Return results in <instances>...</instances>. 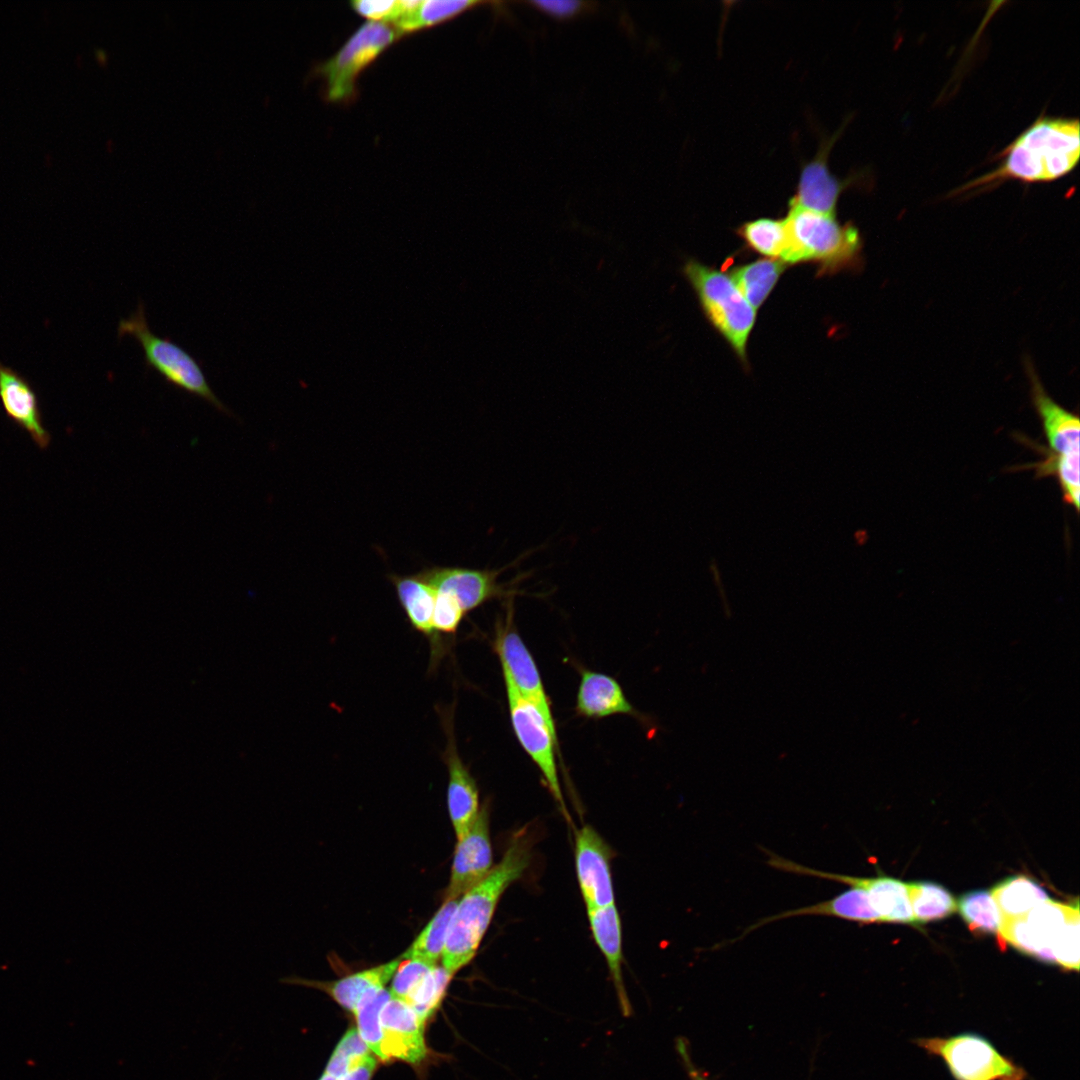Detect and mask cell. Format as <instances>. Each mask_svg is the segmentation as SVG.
Segmentation results:
<instances>
[{
	"label": "cell",
	"instance_id": "obj_41",
	"mask_svg": "<svg viewBox=\"0 0 1080 1080\" xmlns=\"http://www.w3.org/2000/svg\"><path fill=\"white\" fill-rule=\"evenodd\" d=\"M677 1049H678L680 1055L682 1056L685 1065L688 1068V1073H689L691 1079L692 1080H708L697 1069H695L694 1066L692 1065V1062H691L690 1057H689V1055L687 1053V1049H686V1047H685V1045L683 1043V1040H678Z\"/></svg>",
	"mask_w": 1080,
	"mask_h": 1080
},
{
	"label": "cell",
	"instance_id": "obj_7",
	"mask_svg": "<svg viewBox=\"0 0 1080 1080\" xmlns=\"http://www.w3.org/2000/svg\"><path fill=\"white\" fill-rule=\"evenodd\" d=\"M400 38V34L385 23L367 21L359 27L332 57L314 70L323 80L326 101L352 102L358 94L360 74Z\"/></svg>",
	"mask_w": 1080,
	"mask_h": 1080
},
{
	"label": "cell",
	"instance_id": "obj_30",
	"mask_svg": "<svg viewBox=\"0 0 1080 1080\" xmlns=\"http://www.w3.org/2000/svg\"><path fill=\"white\" fill-rule=\"evenodd\" d=\"M916 925L948 917L957 909V902L943 886L929 881L906 883Z\"/></svg>",
	"mask_w": 1080,
	"mask_h": 1080
},
{
	"label": "cell",
	"instance_id": "obj_24",
	"mask_svg": "<svg viewBox=\"0 0 1080 1080\" xmlns=\"http://www.w3.org/2000/svg\"><path fill=\"white\" fill-rule=\"evenodd\" d=\"M402 960L399 957L336 981L317 985L323 987L339 1005L353 1012L361 998L368 991L385 987V984L394 976Z\"/></svg>",
	"mask_w": 1080,
	"mask_h": 1080
},
{
	"label": "cell",
	"instance_id": "obj_16",
	"mask_svg": "<svg viewBox=\"0 0 1080 1080\" xmlns=\"http://www.w3.org/2000/svg\"><path fill=\"white\" fill-rule=\"evenodd\" d=\"M492 868L489 804L485 801L468 833L457 842L445 900L459 899L480 883Z\"/></svg>",
	"mask_w": 1080,
	"mask_h": 1080
},
{
	"label": "cell",
	"instance_id": "obj_12",
	"mask_svg": "<svg viewBox=\"0 0 1080 1080\" xmlns=\"http://www.w3.org/2000/svg\"><path fill=\"white\" fill-rule=\"evenodd\" d=\"M454 706V704L446 707L439 706L437 711L446 737L441 759L448 771V812L455 835L459 840L474 824L481 806L477 783L458 752L454 730Z\"/></svg>",
	"mask_w": 1080,
	"mask_h": 1080
},
{
	"label": "cell",
	"instance_id": "obj_29",
	"mask_svg": "<svg viewBox=\"0 0 1080 1080\" xmlns=\"http://www.w3.org/2000/svg\"><path fill=\"white\" fill-rule=\"evenodd\" d=\"M391 997L385 987L372 989L361 998L353 1011L360 1037L381 1061L390 1059L384 1047L381 1012Z\"/></svg>",
	"mask_w": 1080,
	"mask_h": 1080
},
{
	"label": "cell",
	"instance_id": "obj_3",
	"mask_svg": "<svg viewBox=\"0 0 1080 1080\" xmlns=\"http://www.w3.org/2000/svg\"><path fill=\"white\" fill-rule=\"evenodd\" d=\"M1032 401L1042 422L1050 451L1035 464L1038 476L1055 475L1066 504L1079 510L1080 421L1077 415L1055 402L1045 391L1030 361H1026Z\"/></svg>",
	"mask_w": 1080,
	"mask_h": 1080
},
{
	"label": "cell",
	"instance_id": "obj_27",
	"mask_svg": "<svg viewBox=\"0 0 1080 1080\" xmlns=\"http://www.w3.org/2000/svg\"><path fill=\"white\" fill-rule=\"evenodd\" d=\"M457 903L458 899L444 900L442 906L400 957L404 960L413 959L437 964L444 950Z\"/></svg>",
	"mask_w": 1080,
	"mask_h": 1080
},
{
	"label": "cell",
	"instance_id": "obj_8",
	"mask_svg": "<svg viewBox=\"0 0 1080 1080\" xmlns=\"http://www.w3.org/2000/svg\"><path fill=\"white\" fill-rule=\"evenodd\" d=\"M914 1043L940 1057L955 1080H1025L1026 1070L1001 1054L985 1037L971 1032L926 1037Z\"/></svg>",
	"mask_w": 1080,
	"mask_h": 1080
},
{
	"label": "cell",
	"instance_id": "obj_38",
	"mask_svg": "<svg viewBox=\"0 0 1080 1080\" xmlns=\"http://www.w3.org/2000/svg\"><path fill=\"white\" fill-rule=\"evenodd\" d=\"M437 965V964H435ZM419 960H402L389 989L393 998L405 1001L435 966Z\"/></svg>",
	"mask_w": 1080,
	"mask_h": 1080
},
{
	"label": "cell",
	"instance_id": "obj_35",
	"mask_svg": "<svg viewBox=\"0 0 1080 1080\" xmlns=\"http://www.w3.org/2000/svg\"><path fill=\"white\" fill-rule=\"evenodd\" d=\"M1079 921V908H1076L1051 945L1055 963L1068 970L1078 971L1079 969Z\"/></svg>",
	"mask_w": 1080,
	"mask_h": 1080
},
{
	"label": "cell",
	"instance_id": "obj_21",
	"mask_svg": "<svg viewBox=\"0 0 1080 1080\" xmlns=\"http://www.w3.org/2000/svg\"><path fill=\"white\" fill-rule=\"evenodd\" d=\"M593 938L604 955L613 981L623 1016L632 1014V1006L626 992L623 974L622 926L615 904L587 910Z\"/></svg>",
	"mask_w": 1080,
	"mask_h": 1080
},
{
	"label": "cell",
	"instance_id": "obj_6",
	"mask_svg": "<svg viewBox=\"0 0 1080 1080\" xmlns=\"http://www.w3.org/2000/svg\"><path fill=\"white\" fill-rule=\"evenodd\" d=\"M684 273L696 291L713 326L725 337L742 361L755 322V309L747 302L730 277L689 261Z\"/></svg>",
	"mask_w": 1080,
	"mask_h": 1080
},
{
	"label": "cell",
	"instance_id": "obj_10",
	"mask_svg": "<svg viewBox=\"0 0 1080 1080\" xmlns=\"http://www.w3.org/2000/svg\"><path fill=\"white\" fill-rule=\"evenodd\" d=\"M511 605L505 618L496 624L493 648L501 663L504 682L527 701L534 704L543 715L549 729L557 737L551 703L546 694L538 667L513 624Z\"/></svg>",
	"mask_w": 1080,
	"mask_h": 1080
},
{
	"label": "cell",
	"instance_id": "obj_26",
	"mask_svg": "<svg viewBox=\"0 0 1080 1080\" xmlns=\"http://www.w3.org/2000/svg\"><path fill=\"white\" fill-rule=\"evenodd\" d=\"M1003 918L1028 914L1035 906L1049 899L1046 891L1034 880L1017 875L999 882L990 891Z\"/></svg>",
	"mask_w": 1080,
	"mask_h": 1080
},
{
	"label": "cell",
	"instance_id": "obj_28",
	"mask_svg": "<svg viewBox=\"0 0 1080 1080\" xmlns=\"http://www.w3.org/2000/svg\"><path fill=\"white\" fill-rule=\"evenodd\" d=\"M784 269L785 263L781 260L762 259L735 268L731 272V279L756 310L763 304Z\"/></svg>",
	"mask_w": 1080,
	"mask_h": 1080
},
{
	"label": "cell",
	"instance_id": "obj_4",
	"mask_svg": "<svg viewBox=\"0 0 1080 1080\" xmlns=\"http://www.w3.org/2000/svg\"><path fill=\"white\" fill-rule=\"evenodd\" d=\"M788 248L781 258L785 264L803 261L820 262L824 270H836L855 264L861 240L852 224H840L834 215L789 205L784 219Z\"/></svg>",
	"mask_w": 1080,
	"mask_h": 1080
},
{
	"label": "cell",
	"instance_id": "obj_37",
	"mask_svg": "<svg viewBox=\"0 0 1080 1080\" xmlns=\"http://www.w3.org/2000/svg\"><path fill=\"white\" fill-rule=\"evenodd\" d=\"M416 2L417 0H356L350 2V6L368 21L392 26Z\"/></svg>",
	"mask_w": 1080,
	"mask_h": 1080
},
{
	"label": "cell",
	"instance_id": "obj_14",
	"mask_svg": "<svg viewBox=\"0 0 1080 1080\" xmlns=\"http://www.w3.org/2000/svg\"><path fill=\"white\" fill-rule=\"evenodd\" d=\"M613 856L608 843L593 827L585 825L576 831V875L587 910L615 904L611 876Z\"/></svg>",
	"mask_w": 1080,
	"mask_h": 1080
},
{
	"label": "cell",
	"instance_id": "obj_1",
	"mask_svg": "<svg viewBox=\"0 0 1080 1080\" xmlns=\"http://www.w3.org/2000/svg\"><path fill=\"white\" fill-rule=\"evenodd\" d=\"M535 834L528 825L516 831L498 864L458 899L441 956V966L450 974L475 957L501 896L531 863Z\"/></svg>",
	"mask_w": 1080,
	"mask_h": 1080
},
{
	"label": "cell",
	"instance_id": "obj_9",
	"mask_svg": "<svg viewBox=\"0 0 1080 1080\" xmlns=\"http://www.w3.org/2000/svg\"><path fill=\"white\" fill-rule=\"evenodd\" d=\"M505 687L515 736L539 768L551 795L565 817L569 819L555 758L556 752L559 751L558 739L553 735L540 710L534 704L524 699L511 684L505 683Z\"/></svg>",
	"mask_w": 1080,
	"mask_h": 1080
},
{
	"label": "cell",
	"instance_id": "obj_36",
	"mask_svg": "<svg viewBox=\"0 0 1080 1080\" xmlns=\"http://www.w3.org/2000/svg\"><path fill=\"white\" fill-rule=\"evenodd\" d=\"M435 592L432 625L437 638L445 645V636L448 637L457 633L466 613L451 594Z\"/></svg>",
	"mask_w": 1080,
	"mask_h": 1080
},
{
	"label": "cell",
	"instance_id": "obj_11",
	"mask_svg": "<svg viewBox=\"0 0 1080 1080\" xmlns=\"http://www.w3.org/2000/svg\"><path fill=\"white\" fill-rule=\"evenodd\" d=\"M765 853L769 855L768 865L776 869L824 878L865 890L882 922L916 925L906 883L898 879L881 875L867 878L824 872L782 858L770 851H765Z\"/></svg>",
	"mask_w": 1080,
	"mask_h": 1080
},
{
	"label": "cell",
	"instance_id": "obj_22",
	"mask_svg": "<svg viewBox=\"0 0 1080 1080\" xmlns=\"http://www.w3.org/2000/svg\"><path fill=\"white\" fill-rule=\"evenodd\" d=\"M576 712L586 718L616 714L636 715L620 684L604 673L584 669L576 698Z\"/></svg>",
	"mask_w": 1080,
	"mask_h": 1080
},
{
	"label": "cell",
	"instance_id": "obj_39",
	"mask_svg": "<svg viewBox=\"0 0 1080 1080\" xmlns=\"http://www.w3.org/2000/svg\"><path fill=\"white\" fill-rule=\"evenodd\" d=\"M532 3L546 13L560 18L574 15L582 6L580 1L574 0H538Z\"/></svg>",
	"mask_w": 1080,
	"mask_h": 1080
},
{
	"label": "cell",
	"instance_id": "obj_31",
	"mask_svg": "<svg viewBox=\"0 0 1080 1080\" xmlns=\"http://www.w3.org/2000/svg\"><path fill=\"white\" fill-rule=\"evenodd\" d=\"M957 908L970 930L998 935L1003 916L990 891L974 890L965 893L959 898Z\"/></svg>",
	"mask_w": 1080,
	"mask_h": 1080
},
{
	"label": "cell",
	"instance_id": "obj_19",
	"mask_svg": "<svg viewBox=\"0 0 1080 1080\" xmlns=\"http://www.w3.org/2000/svg\"><path fill=\"white\" fill-rule=\"evenodd\" d=\"M384 1047L389 1058L418 1064L426 1057L424 1022L404 1001L393 998L381 1012Z\"/></svg>",
	"mask_w": 1080,
	"mask_h": 1080
},
{
	"label": "cell",
	"instance_id": "obj_33",
	"mask_svg": "<svg viewBox=\"0 0 1080 1080\" xmlns=\"http://www.w3.org/2000/svg\"><path fill=\"white\" fill-rule=\"evenodd\" d=\"M452 977L453 975L442 966L435 965L422 983L404 1002L425 1023L438 1008Z\"/></svg>",
	"mask_w": 1080,
	"mask_h": 1080
},
{
	"label": "cell",
	"instance_id": "obj_18",
	"mask_svg": "<svg viewBox=\"0 0 1080 1080\" xmlns=\"http://www.w3.org/2000/svg\"><path fill=\"white\" fill-rule=\"evenodd\" d=\"M833 143V138L824 140L815 157L803 165L789 205L834 215L840 194L854 181L842 180L831 173L827 158Z\"/></svg>",
	"mask_w": 1080,
	"mask_h": 1080
},
{
	"label": "cell",
	"instance_id": "obj_13",
	"mask_svg": "<svg viewBox=\"0 0 1080 1080\" xmlns=\"http://www.w3.org/2000/svg\"><path fill=\"white\" fill-rule=\"evenodd\" d=\"M1076 908L1077 899L1074 904L1047 899L1023 917L1003 918L998 936L1025 954L1055 963L1051 945Z\"/></svg>",
	"mask_w": 1080,
	"mask_h": 1080
},
{
	"label": "cell",
	"instance_id": "obj_17",
	"mask_svg": "<svg viewBox=\"0 0 1080 1080\" xmlns=\"http://www.w3.org/2000/svg\"><path fill=\"white\" fill-rule=\"evenodd\" d=\"M0 401L6 416L28 433L38 448H49L52 437L44 426L36 391L27 378L1 362Z\"/></svg>",
	"mask_w": 1080,
	"mask_h": 1080
},
{
	"label": "cell",
	"instance_id": "obj_32",
	"mask_svg": "<svg viewBox=\"0 0 1080 1080\" xmlns=\"http://www.w3.org/2000/svg\"><path fill=\"white\" fill-rule=\"evenodd\" d=\"M746 243L758 253L782 258L788 248V234L784 220L759 218L746 222L739 230Z\"/></svg>",
	"mask_w": 1080,
	"mask_h": 1080
},
{
	"label": "cell",
	"instance_id": "obj_40",
	"mask_svg": "<svg viewBox=\"0 0 1080 1080\" xmlns=\"http://www.w3.org/2000/svg\"><path fill=\"white\" fill-rule=\"evenodd\" d=\"M375 1067V1058L368 1055L342 1080H370Z\"/></svg>",
	"mask_w": 1080,
	"mask_h": 1080
},
{
	"label": "cell",
	"instance_id": "obj_20",
	"mask_svg": "<svg viewBox=\"0 0 1080 1080\" xmlns=\"http://www.w3.org/2000/svg\"><path fill=\"white\" fill-rule=\"evenodd\" d=\"M389 579L410 625L429 641L430 669H433L447 653V647L437 638L432 625L436 592L418 574H392Z\"/></svg>",
	"mask_w": 1080,
	"mask_h": 1080
},
{
	"label": "cell",
	"instance_id": "obj_25",
	"mask_svg": "<svg viewBox=\"0 0 1080 1080\" xmlns=\"http://www.w3.org/2000/svg\"><path fill=\"white\" fill-rule=\"evenodd\" d=\"M479 4L473 0H418L392 27L402 37L445 23Z\"/></svg>",
	"mask_w": 1080,
	"mask_h": 1080
},
{
	"label": "cell",
	"instance_id": "obj_5",
	"mask_svg": "<svg viewBox=\"0 0 1080 1080\" xmlns=\"http://www.w3.org/2000/svg\"><path fill=\"white\" fill-rule=\"evenodd\" d=\"M126 335L141 346L146 366L159 373L168 384L203 399L224 414L233 415L214 393L197 360L169 338H161L151 331L142 303L128 318L119 321L118 336Z\"/></svg>",
	"mask_w": 1080,
	"mask_h": 1080
},
{
	"label": "cell",
	"instance_id": "obj_23",
	"mask_svg": "<svg viewBox=\"0 0 1080 1080\" xmlns=\"http://www.w3.org/2000/svg\"><path fill=\"white\" fill-rule=\"evenodd\" d=\"M803 915L832 916L860 923L882 922L880 916L872 907L866 891L858 887H851L849 890L827 901L764 918L750 926L742 936L770 922Z\"/></svg>",
	"mask_w": 1080,
	"mask_h": 1080
},
{
	"label": "cell",
	"instance_id": "obj_2",
	"mask_svg": "<svg viewBox=\"0 0 1080 1080\" xmlns=\"http://www.w3.org/2000/svg\"><path fill=\"white\" fill-rule=\"evenodd\" d=\"M1080 156L1078 119L1040 117L1001 153L1000 165L962 190L1004 180L1048 182L1070 173Z\"/></svg>",
	"mask_w": 1080,
	"mask_h": 1080
},
{
	"label": "cell",
	"instance_id": "obj_34",
	"mask_svg": "<svg viewBox=\"0 0 1080 1080\" xmlns=\"http://www.w3.org/2000/svg\"><path fill=\"white\" fill-rule=\"evenodd\" d=\"M368 1055L369 1048L357 1029H350L336 1045L325 1073L342 1080Z\"/></svg>",
	"mask_w": 1080,
	"mask_h": 1080
},
{
	"label": "cell",
	"instance_id": "obj_15",
	"mask_svg": "<svg viewBox=\"0 0 1080 1080\" xmlns=\"http://www.w3.org/2000/svg\"><path fill=\"white\" fill-rule=\"evenodd\" d=\"M513 564L497 570L431 567L421 570L418 575L435 591L455 597L465 613H468L492 599L507 598L515 594L511 584L497 581L499 575Z\"/></svg>",
	"mask_w": 1080,
	"mask_h": 1080
}]
</instances>
